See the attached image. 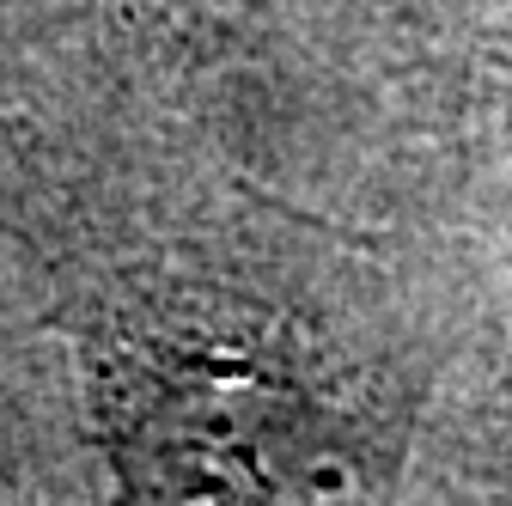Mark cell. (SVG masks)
Returning <instances> with one entry per match:
<instances>
[{
  "label": "cell",
  "mask_w": 512,
  "mask_h": 506,
  "mask_svg": "<svg viewBox=\"0 0 512 506\" xmlns=\"http://www.w3.org/2000/svg\"><path fill=\"white\" fill-rule=\"evenodd\" d=\"M122 433L147 494L269 500L336 494L348 476L330 403L250 348L165 354L141 372Z\"/></svg>",
  "instance_id": "cell-1"
}]
</instances>
